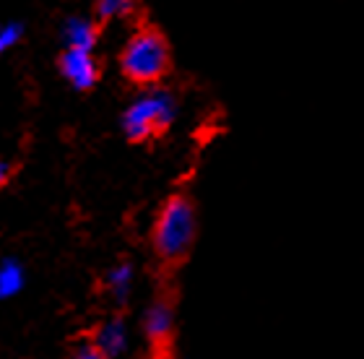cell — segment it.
<instances>
[{
    "label": "cell",
    "instance_id": "obj_1",
    "mask_svg": "<svg viewBox=\"0 0 364 359\" xmlns=\"http://www.w3.org/2000/svg\"><path fill=\"white\" fill-rule=\"evenodd\" d=\"M198 240V208L188 191L169 193L154 216L149 242L159 282L177 279Z\"/></svg>",
    "mask_w": 364,
    "mask_h": 359
},
{
    "label": "cell",
    "instance_id": "obj_2",
    "mask_svg": "<svg viewBox=\"0 0 364 359\" xmlns=\"http://www.w3.org/2000/svg\"><path fill=\"white\" fill-rule=\"evenodd\" d=\"M172 53L169 42L159 29L144 26L136 34H130L128 45L122 47L120 70L130 84L136 86H156L169 73Z\"/></svg>",
    "mask_w": 364,
    "mask_h": 359
},
{
    "label": "cell",
    "instance_id": "obj_3",
    "mask_svg": "<svg viewBox=\"0 0 364 359\" xmlns=\"http://www.w3.org/2000/svg\"><path fill=\"white\" fill-rule=\"evenodd\" d=\"M177 105L175 97L169 92L154 89L149 86V92H144L138 97L122 115V130L133 144H146L154 138L164 136L169 130V125L175 122Z\"/></svg>",
    "mask_w": 364,
    "mask_h": 359
},
{
    "label": "cell",
    "instance_id": "obj_4",
    "mask_svg": "<svg viewBox=\"0 0 364 359\" xmlns=\"http://www.w3.org/2000/svg\"><path fill=\"white\" fill-rule=\"evenodd\" d=\"M177 305H180V286L177 279L159 282L156 297H154L144 321L146 357H164L177 354Z\"/></svg>",
    "mask_w": 364,
    "mask_h": 359
},
{
    "label": "cell",
    "instance_id": "obj_5",
    "mask_svg": "<svg viewBox=\"0 0 364 359\" xmlns=\"http://www.w3.org/2000/svg\"><path fill=\"white\" fill-rule=\"evenodd\" d=\"M60 70L65 73L70 84L76 89H91L99 78V65L94 60V50H84V47H68L60 58Z\"/></svg>",
    "mask_w": 364,
    "mask_h": 359
},
{
    "label": "cell",
    "instance_id": "obj_6",
    "mask_svg": "<svg viewBox=\"0 0 364 359\" xmlns=\"http://www.w3.org/2000/svg\"><path fill=\"white\" fill-rule=\"evenodd\" d=\"M65 37H68V47H84V50H94L97 45V26L84 18H73L65 29Z\"/></svg>",
    "mask_w": 364,
    "mask_h": 359
},
{
    "label": "cell",
    "instance_id": "obj_7",
    "mask_svg": "<svg viewBox=\"0 0 364 359\" xmlns=\"http://www.w3.org/2000/svg\"><path fill=\"white\" fill-rule=\"evenodd\" d=\"M130 8H133V0H97V16L102 21L128 14Z\"/></svg>",
    "mask_w": 364,
    "mask_h": 359
},
{
    "label": "cell",
    "instance_id": "obj_8",
    "mask_svg": "<svg viewBox=\"0 0 364 359\" xmlns=\"http://www.w3.org/2000/svg\"><path fill=\"white\" fill-rule=\"evenodd\" d=\"M73 359H109V354H107L97 341H89V344H84L78 349V354Z\"/></svg>",
    "mask_w": 364,
    "mask_h": 359
},
{
    "label": "cell",
    "instance_id": "obj_9",
    "mask_svg": "<svg viewBox=\"0 0 364 359\" xmlns=\"http://www.w3.org/2000/svg\"><path fill=\"white\" fill-rule=\"evenodd\" d=\"M146 359H180V354H164V357H146Z\"/></svg>",
    "mask_w": 364,
    "mask_h": 359
}]
</instances>
